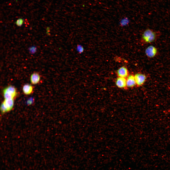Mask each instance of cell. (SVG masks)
<instances>
[{
  "label": "cell",
  "instance_id": "cell-13",
  "mask_svg": "<svg viewBox=\"0 0 170 170\" xmlns=\"http://www.w3.org/2000/svg\"><path fill=\"white\" fill-rule=\"evenodd\" d=\"M129 23V21L127 19H124L122 20L120 23L122 26H123L127 25Z\"/></svg>",
  "mask_w": 170,
  "mask_h": 170
},
{
  "label": "cell",
  "instance_id": "cell-14",
  "mask_svg": "<svg viewBox=\"0 0 170 170\" xmlns=\"http://www.w3.org/2000/svg\"><path fill=\"white\" fill-rule=\"evenodd\" d=\"M33 102V100L32 98H30L28 99L27 102V104L28 105L31 104Z\"/></svg>",
  "mask_w": 170,
  "mask_h": 170
},
{
  "label": "cell",
  "instance_id": "cell-8",
  "mask_svg": "<svg viewBox=\"0 0 170 170\" xmlns=\"http://www.w3.org/2000/svg\"><path fill=\"white\" fill-rule=\"evenodd\" d=\"M136 85L134 75L132 74L129 75L126 78L127 87H132Z\"/></svg>",
  "mask_w": 170,
  "mask_h": 170
},
{
  "label": "cell",
  "instance_id": "cell-5",
  "mask_svg": "<svg viewBox=\"0 0 170 170\" xmlns=\"http://www.w3.org/2000/svg\"><path fill=\"white\" fill-rule=\"evenodd\" d=\"M136 85L139 86H141L143 84L146 79V76L144 74L137 73L134 75Z\"/></svg>",
  "mask_w": 170,
  "mask_h": 170
},
{
  "label": "cell",
  "instance_id": "cell-9",
  "mask_svg": "<svg viewBox=\"0 0 170 170\" xmlns=\"http://www.w3.org/2000/svg\"><path fill=\"white\" fill-rule=\"evenodd\" d=\"M40 78V76L38 73L37 72L34 73L30 76V82L33 84H37L39 82Z\"/></svg>",
  "mask_w": 170,
  "mask_h": 170
},
{
  "label": "cell",
  "instance_id": "cell-11",
  "mask_svg": "<svg viewBox=\"0 0 170 170\" xmlns=\"http://www.w3.org/2000/svg\"><path fill=\"white\" fill-rule=\"evenodd\" d=\"M23 19L22 18H20L17 20L15 22V23L17 26L21 27L23 24Z\"/></svg>",
  "mask_w": 170,
  "mask_h": 170
},
{
  "label": "cell",
  "instance_id": "cell-10",
  "mask_svg": "<svg viewBox=\"0 0 170 170\" xmlns=\"http://www.w3.org/2000/svg\"><path fill=\"white\" fill-rule=\"evenodd\" d=\"M22 90L25 94L29 95L32 93L33 91V87L31 85L26 84L23 86Z\"/></svg>",
  "mask_w": 170,
  "mask_h": 170
},
{
  "label": "cell",
  "instance_id": "cell-4",
  "mask_svg": "<svg viewBox=\"0 0 170 170\" xmlns=\"http://www.w3.org/2000/svg\"><path fill=\"white\" fill-rule=\"evenodd\" d=\"M145 52L146 55L150 58H153L159 54V51L157 48L152 45L147 47L145 50Z\"/></svg>",
  "mask_w": 170,
  "mask_h": 170
},
{
  "label": "cell",
  "instance_id": "cell-7",
  "mask_svg": "<svg viewBox=\"0 0 170 170\" xmlns=\"http://www.w3.org/2000/svg\"><path fill=\"white\" fill-rule=\"evenodd\" d=\"M115 84L118 87L123 88L127 87L126 78L118 77L115 81Z\"/></svg>",
  "mask_w": 170,
  "mask_h": 170
},
{
  "label": "cell",
  "instance_id": "cell-6",
  "mask_svg": "<svg viewBox=\"0 0 170 170\" xmlns=\"http://www.w3.org/2000/svg\"><path fill=\"white\" fill-rule=\"evenodd\" d=\"M117 74L118 77L127 78L128 76V72L127 68L122 66L117 71Z\"/></svg>",
  "mask_w": 170,
  "mask_h": 170
},
{
  "label": "cell",
  "instance_id": "cell-12",
  "mask_svg": "<svg viewBox=\"0 0 170 170\" xmlns=\"http://www.w3.org/2000/svg\"><path fill=\"white\" fill-rule=\"evenodd\" d=\"M29 50L30 54H34L36 52L37 48L35 46H32L29 48Z\"/></svg>",
  "mask_w": 170,
  "mask_h": 170
},
{
  "label": "cell",
  "instance_id": "cell-2",
  "mask_svg": "<svg viewBox=\"0 0 170 170\" xmlns=\"http://www.w3.org/2000/svg\"><path fill=\"white\" fill-rule=\"evenodd\" d=\"M3 93L5 99H13L17 96V92L15 88L13 86L10 85L4 89Z\"/></svg>",
  "mask_w": 170,
  "mask_h": 170
},
{
  "label": "cell",
  "instance_id": "cell-3",
  "mask_svg": "<svg viewBox=\"0 0 170 170\" xmlns=\"http://www.w3.org/2000/svg\"><path fill=\"white\" fill-rule=\"evenodd\" d=\"M14 104L13 99H5L1 104L0 110L2 114L10 111L13 107Z\"/></svg>",
  "mask_w": 170,
  "mask_h": 170
},
{
  "label": "cell",
  "instance_id": "cell-1",
  "mask_svg": "<svg viewBox=\"0 0 170 170\" xmlns=\"http://www.w3.org/2000/svg\"><path fill=\"white\" fill-rule=\"evenodd\" d=\"M161 34L160 32L153 29L147 28L143 33L141 41L144 44L151 43L157 40Z\"/></svg>",
  "mask_w": 170,
  "mask_h": 170
}]
</instances>
